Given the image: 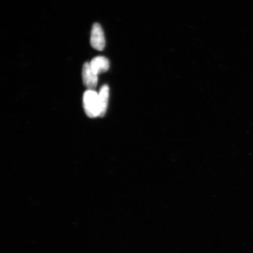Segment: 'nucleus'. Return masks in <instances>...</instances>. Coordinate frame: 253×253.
<instances>
[{
    "label": "nucleus",
    "mask_w": 253,
    "mask_h": 253,
    "mask_svg": "<svg viewBox=\"0 0 253 253\" xmlns=\"http://www.w3.org/2000/svg\"><path fill=\"white\" fill-rule=\"evenodd\" d=\"M99 99L100 106V117H103L106 113L109 98V87L107 85H104L100 88Z\"/></svg>",
    "instance_id": "5"
},
{
    "label": "nucleus",
    "mask_w": 253,
    "mask_h": 253,
    "mask_svg": "<svg viewBox=\"0 0 253 253\" xmlns=\"http://www.w3.org/2000/svg\"><path fill=\"white\" fill-rule=\"evenodd\" d=\"M89 63L91 69L97 75L107 72L110 67L108 59L102 56L95 57Z\"/></svg>",
    "instance_id": "4"
},
{
    "label": "nucleus",
    "mask_w": 253,
    "mask_h": 253,
    "mask_svg": "<svg viewBox=\"0 0 253 253\" xmlns=\"http://www.w3.org/2000/svg\"><path fill=\"white\" fill-rule=\"evenodd\" d=\"M90 44L94 49L102 51L105 47L106 40L102 27L98 23H94L91 28Z\"/></svg>",
    "instance_id": "2"
},
{
    "label": "nucleus",
    "mask_w": 253,
    "mask_h": 253,
    "mask_svg": "<svg viewBox=\"0 0 253 253\" xmlns=\"http://www.w3.org/2000/svg\"><path fill=\"white\" fill-rule=\"evenodd\" d=\"M83 103L85 113L90 118L100 117V106L99 94L94 90L85 91L83 97Z\"/></svg>",
    "instance_id": "1"
},
{
    "label": "nucleus",
    "mask_w": 253,
    "mask_h": 253,
    "mask_svg": "<svg viewBox=\"0 0 253 253\" xmlns=\"http://www.w3.org/2000/svg\"><path fill=\"white\" fill-rule=\"evenodd\" d=\"M82 79L84 84L88 90H94L98 82V75L91 69L90 63H85L82 69Z\"/></svg>",
    "instance_id": "3"
}]
</instances>
